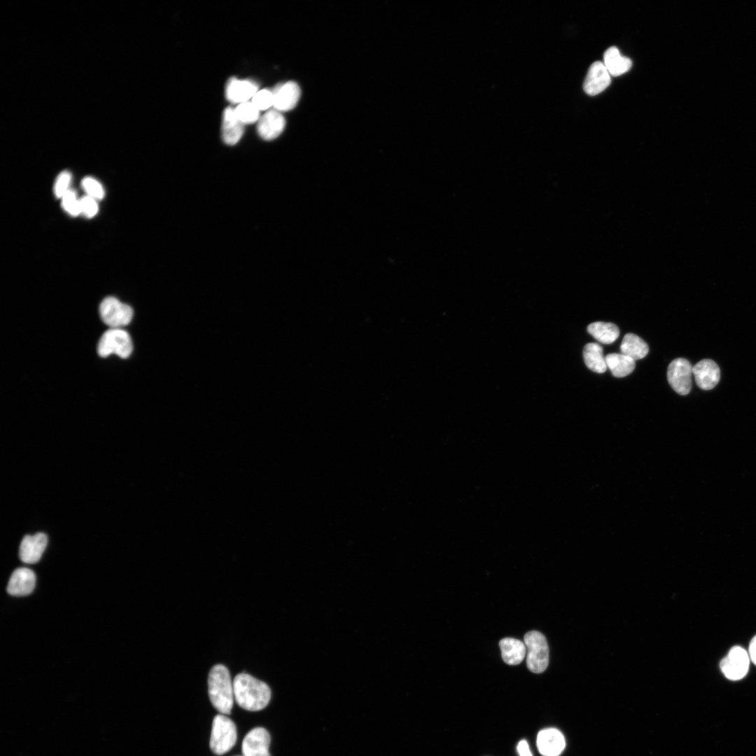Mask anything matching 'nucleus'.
Wrapping results in <instances>:
<instances>
[{"mask_svg":"<svg viewBox=\"0 0 756 756\" xmlns=\"http://www.w3.org/2000/svg\"><path fill=\"white\" fill-rule=\"evenodd\" d=\"M750 662L748 652L740 646H734L722 659L720 666L727 678L738 680L747 674Z\"/></svg>","mask_w":756,"mask_h":756,"instance_id":"7","label":"nucleus"},{"mask_svg":"<svg viewBox=\"0 0 756 756\" xmlns=\"http://www.w3.org/2000/svg\"><path fill=\"white\" fill-rule=\"evenodd\" d=\"M607 368L615 377H624L631 374L635 368V360L623 354L612 353L605 357Z\"/></svg>","mask_w":756,"mask_h":756,"instance_id":"21","label":"nucleus"},{"mask_svg":"<svg viewBox=\"0 0 756 756\" xmlns=\"http://www.w3.org/2000/svg\"><path fill=\"white\" fill-rule=\"evenodd\" d=\"M237 741V729L234 722L223 714L216 715L212 722L209 741L211 750L222 755L232 749Z\"/></svg>","mask_w":756,"mask_h":756,"instance_id":"3","label":"nucleus"},{"mask_svg":"<svg viewBox=\"0 0 756 756\" xmlns=\"http://www.w3.org/2000/svg\"><path fill=\"white\" fill-rule=\"evenodd\" d=\"M99 311L102 321L111 328H121L128 325L134 314L130 306L111 296L102 301Z\"/></svg>","mask_w":756,"mask_h":756,"instance_id":"6","label":"nucleus"},{"mask_svg":"<svg viewBox=\"0 0 756 756\" xmlns=\"http://www.w3.org/2000/svg\"><path fill=\"white\" fill-rule=\"evenodd\" d=\"M232 682L234 700L241 708L258 711L270 702L271 690L265 682L245 673L237 674Z\"/></svg>","mask_w":756,"mask_h":756,"instance_id":"1","label":"nucleus"},{"mask_svg":"<svg viewBox=\"0 0 756 756\" xmlns=\"http://www.w3.org/2000/svg\"><path fill=\"white\" fill-rule=\"evenodd\" d=\"M47 543V536L43 533L24 536L20 545L19 556L20 560L25 564H29L38 562L46 547Z\"/></svg>","mask_w":756,"mask_h":756,"instance_id":"13","label":"nucleus"},{"mask_svg":"<svg viewBox=\"0 0 756 756\" xmlns=\"http://www.w3.org/2000/svg\"><path fill=\"white\" fill-rule=\"evenodd\" d=\"M80 210L88 218L93 217L97 212L98 206L95 199L87 195L80 200Z\"/></svg>","mask_w":756,"mask_h":756,"instance_id":"30","label":"nucleus"},{"mask_svg":"<svg viewBox=\"0 0 756 756\" xmlns=\"http://www.w3.org/2000/svg\"><path fill=\"white\" fill-rule=\"evenodd\" d=\"M244 124L237 118L234 108L227 107L223 113L221 136L224 143L229 146L236 144L244 134Z\"/></svg>","mask_w":756,"mask_h":756,"instance_id":"18","label":"nucleus"},{"mask_svg":"<svg viewBox=\"0 0 756 756\" xmlns=\"http://www.w3.org/2000/svg\"><path fill=\"white\" fill-rule=\"evenodd\" d=\"M208 692L214 707L221 714L231 713L234 700L233 682L228 669L222 664L214 666L208 677Z\"/></svg>","mask_w":756,"mask_h":756,"instance_id":"2","label":"nucleus"},{"mask_svg":"<svg viewBox=\"0 0 756 756\" xmlns=\"http://www.w3.org/2000/svg\"><path fill=\"white\" fill-rule=\"evenodd\" d=\"M517 751L519 756H532L528 744L525 740L519 741L517 745Z\"/></svg>","mask_w":756,"mask_h":756,"instance_id":"31","label":"nucleus"},{"mask_svg":"<svg viewBox=\"0 0 756 756\" xmlns=\"http://www.w3.org/2000/svg\"><path fill=\"white\" fill-rule=\"evenodd\" d=\"M499 646L503 660L509 665L520 664L526 654L524 643L516 638H503L499 642Z\"/></svg>","mask_w":756,"mask_h":756,"instance_id":"19","label":"nucleus"},{"mask_svg":"<svg viewBox=\"0 0 756 756\" xmlns=\"http://www.w3.org/2000/svg\"><path fill=\"white\" fill-rule=\"evenodd\" d=\"M610 82V75L603 63L596 61L592 64L587 71L583 88L587 94L594 96L606 90Z\"/></svg>","mask_w":756,"mask_h":756,"instance_id":"11","label":"nucleus"},{"mask_svg":"<svg viewBox=\"0 0 756 756\" xmlns=\"http://www.w3.org/2000/svg\"><path fill=\"white\" fill-rule=\"evenodd\" d=\"M692 366L685 358L672 360L667 370V379L672 388L678 394H688L692 387Z\"/></svg>","mask_w":756,"mask_h":756,"instance_id":"8","label":"nucleus"},{"mask_svg":"<svg viewBox=\"0 0 756 756\" xmlns=\"http://www.w3.org/2000/svg\"><path fill=\"white\" fill-rule=\"evenodd\" d=\"M258 91L253 81L231 78L225 87V97L231 103L239 104L252 99Z\"/></svg>","mask_w":756,"mask_h":756,"instance_id":"17","label":"nucleus"},{"mask_svg":"<svg viewBox=\"0 0 756 756\" xmlns=\"http://www.w3.org/2000/svg\"><path fill=\"white\" fill-rule=\"evenodd\" d=\"M583 358L587 367L597 373H603L607 370L603 348L597 343H588L583 349Z\"/></svg>","mask_w":756,"mask_h":756,"instance_id":"23","label":"nucleus"},{"mask_svg":"<svg viewBox=\"0 0 756 756\" xmlns=\"http://www.w3.org/2000/svg\"><path fill=\"white\" fill-rule=\"evenodd\" d=\"M132 349L133 344L129 333L121 328L106 330L97 344V353L104 358L115 354L122 358H126L130 356Z\"/></svg>","mask_w":756,"mask_h":756,"instance_id":"5","label":"nucleus"},{"mask_svg":"<svg viewBox=\"0 0 756 756\" xmlns=\"http://www.w3.org/2000/svg\"><path fill=\"white\" fill-rule=\"evenodd\" d=\"M748 654L750 661L756 665V636H755L750 641Z\"/></svg>","mask_w":756,"mask_h":756,"instance_id":"32","label":"nucleus"},{"mask_svg":"<svg viewBox=\"0 0 756 756\" xmlns=\"http://www.w3.org/2000/svg\"><path fill=\"white\" fill-rule=\"evenodd\" d=\"M62 205L65 211L72 216H77L81 213L80 200L77 199L76 192L72 190H69L63 195Z\"/></svg>","mask_w":756,"mask_h":756,"instance_id":"27","label":"nucleus"},{"mask_svg":"<svg viewBox=\"0 0 756 756\" xmlns=\"http://www.w3.org/2000/svg\"><path fill=\"white\" fill-rule=\"evenodd\" d=\"M621 353L634 360L643 358L649 351L648 344L633 333L624 335L620 345Z\"/></svg>","mask_w":756,"mask_h":756,"instance_id":"22","label":"nucleus"},{"mask_svg":"<svg viewBox=\"0 0 756 756\" xmlns=\"http://www.w3.org/2000/svg\"><path fill=\"white\" fill-rule=\"evenodd\" d=\"M251 102L259 111L269 109L273 106L272 91L267 89L258 90L251 99Z\"/></svg>","mask_w":756,"mask_h":756,"instance_id":"26","label":"nucleus"},{"mask_svg":"<svg viewBox=\"0 0 756 756\" xmlns=\"http://www.w3.org/2000/svg\"><path fill=\"white\" fill-rule=\"evenodd\" d=\"M71 176L67 171L60 173L55 181L54 186V192L57 197H62L63 195L69 190V186L71 181Z\"/></svg>","mask_w":756,"mask_h":756,"instance_id":"29","label":"nucleus"},{"mask_svg":"<svg viewBox=\"0 0 756 756\" xmlns=\"http://www.w3.org/2000/svg\"><path fill=\"white\" fill-rule=\"evenodd\" d=\"M587 331L597 341L606 344L614 342L620 335L618 327L612 323H592L588 326Z\"/></svg>","mask_w":756,"mask_h":756,"instance_id":"24","label":"nucleus"},{"mask_svg":"<svg viewBox=\"0 0 756 756\" xmlns=\"http://www.w3.org/2000/svg\"><path fill=\"white\" fill-rule=\"evenodd\" d=\"M272 91L274 108L280 112L288 111L295 107L301 94L299 85L294 81L278 84Z\"/></svg>","mask_w":756,"mask_h":756,"instance_id":"10","label":"nucleus"},{"mask_svg":"<svg viewBox=\"0 0 756 756\" xmlns=\"http://www.w3.org/2000/svg\"><path fill=\"white\" fill-rule=\"evenodd\" d=\"M285 125L286 120L281 112L274 108L270 109L259 118L257 130L262 139L270 141L282 133Z\"/></svg>","mask_w":756,"mask_h":756,"instance_id":"12","label":"nucleus"},{"mask_svg":"<svg viewBox=\"0 0 756 756\" xmlns=\"http://www.w3.org/2000/svg\"><path fill=\"white\" fill-rule=\"evenodd\" d=\"M270 735L263 727H255L244 736L241 750L244 756H270Z\"/></svg>","mask_w":756,"mask_h":756,"instance_id":"9","label":"nucleus"},{"mask_svg":"<svg viewBox=\"0 0 756 756\" xmlns=\"http://www.w3.org/2000/svg\"><path fill=\"white\" fill-rule=\"evenodd\" d=\"M697 386L703 390L713 389L719 382L720 370L717 363L710 359H704L692 368Z\"/></svg>","mask_w":756,"mask_h":756,"instance_id":"14","label":"nucleus"},{"mask_svg":"<svg viewBox=\"0 0 756 756\" xmlns=\"http://www.w3.org/2000/svg\"><path fill=\"white\" fill-rule=\"evenodd\" d=\"M537 746L543 756H559L565 748V739L558 729L547 728L538 733Z\"/></svg>","mask_w":756,"mask_h":756,"instance_id":"16","label":"nucleus"},{"mask_svg":"<svg viewBox=\"0 0 756 756\" xmlns=\"http://www.w3.org/2000/svg\"><path fill=\"white\" fill-rule=\"evenodd\" d=\"M35 583L36 575L34 571L27 568H19L12 573L6 590L12 596H27L32 592Z\"/></svg>","mask_w":756,"mask_h":756,"instance_id":"15","label":"nucleus"},{"mask_svg":"<svg viewBox=\"0 0 756 756\" xmlns=\"http://www.w3.org/2000/svg\"><path fill=\"white\" fill-rule=\"evenodd\" d=\"M526 648V666L533 673L544 672L549 664V648L545 636L537 631L524 635Z\"/></svg>","mask_w":756,"mask_h":756,"instance_id":"4","label":"nucleus"},{"mask_svg":"<svg viewBox=\"0 0 756 756\" xmlns=\"http://www.w3.org/2000/svg\"><path fill=\"white\" fill-rule=\"evenodd\" d=\"M603 63L610 75L612 76H619L627 72L632 66L631 60L622 56L615 46H612L606 50Z\"/></svg>","mask_w":756,"mask_h":756,"instance_id":"20","label":"nucleus"},{"mask_svg":"<svg viewBox=\"0 0 756 756\" xmlns=\"http://www.w3.org/2000/svg\"><path fill=\"white\" fill-rule=\"evenodd\" d=\"M82 186L88 195L95 199L101 200L104 196V190L102 186L92 177H85L82 181Z\"/></svg>","mask_w":756,"mask_h":756,"instance_id":"28","label":"nucleus"},{"mask_svg":"<svg viewBox=\"0 0 756 756\" xmlns=\"http://www.w3.org/2000/svg\"><path fill=\"white\" fill-rule=\"evenodd\" d=\"M237 756H240V755H237ZM243 756H244V755H243Z\"/></svg>","mask_w":756,"mask_h":756,"instance_id":"33","label":"nucleus"},{"mask_svg":"<svg viewBox=\"0 0 756 756\" xmlns=\"http://www.w3.org/2000/svg\"><path fill=\"white\" fill-rule=\"evenodd\" d=\"M234 111L239 120L244 125L255 122L260 118V111L251 102L238 104L234 108Z\"/></svg>","mask_w":756,"mask_h":756,"instance_id":"25","label":"nucleus"}]
</instances>
